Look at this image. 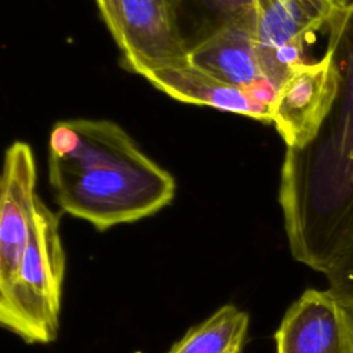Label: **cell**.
Here are the masks:
<instances>
[{"label": "cell", "instance_id": "1", "mask_svg": "<svg viewBox=\"0 0 353 353\" xmlns=\"http://www.w3.org/2000/svg\"><path fill=\"white\" fill-rule=\"evenodd\" d=\"M48 181L59 208L99 232L159 212L176 188L167 170L106 119H72L52 127Z\"/></svg>", "mask_w": 353, "mask_h": 353}, {"label": "cell", "instance_id": "2", "mask_svg": "<svg viewBox=\"0 0 353 353\" xmlns=\"http://www.w3.org/2000/svg\"><path fill=\"white\" fill-rule=\"evenodd\" d=\"M279 201L292 258L325 276L353 244V164L327 124L307 146L287 148Z\"/></svg>", "mask_w": 353, "mask_h": 353}, {"label": "cell", "instance_id": "3", "mask_svg": "<svg viewBox=\"0 0 353 353\" xmlns=\"http://www.w3.org/2000/svg\"><path fill=\"white\" fill-rule=\"evenodd\" d=\"M65 265L59 218L37 197L19 270L12 284L0 291V324L29 345L54 342Z\"/></svg>", "mask_w": 353, "mask_h": 353}, {"label": "cell", "instance_id": "4", "mask_svg": "<svg viewBox=\"0 0 353 353\" xmlns=\"http://www.w3.org/2000/svg\"><path fill=\"white\" fill-rule=\"evenodd\" d=\"M339 7L335 0H254L259 61L276 90L296 65L307 62V46L316 32L328 28Z\"/></svg>", "mask_w": 353, "mask_h": 353}, {"label": "cell", "instance_id": "5", "mask_svg": "<svg viewBox=\"0 0 353 353\" xmlns=\"http://www.w3.org/2000/svg\"><path fill=\"white\" fill-rule=\"evenodd\" d=\"M339 70L334 50L321 58L296 65L272 103V123L290 149H302L316 139L334 110L339 94Z\"/></svg>", "mask_w": 353, "mask_h": 353}, {"label": "cell", "instance_id": "6", "mask_svg": "<svg viewBox=\"0 0 353 353\" xmlns=\"http://www.w3.org/2000/svg\"><path fill=\"white\" fill-rule=\"evenodd\" d=\"M123 63L132 73L189 59L178 22V0H119Z\"/></svg>", "mask_w": 353, "mask_h": 353}, {"label": "cell", "instance_id": "7", "mask_svg": "<svg viewBox=\"0 0 353 353\" xmlns=\"http://www.w3.org/2000/svg\"><path fill=\"white\" fill-rule=\"evenodd\" d=\"M276 353H353V310L330 290L307 288L274 332Z\"/></svg>", "mask_w": 353, "mask_h": 353}, {"label": "cell", "instance_id": "8", "mask_svg": "<svg viewBox=\"0 0 353 353\" xmlns=\"http://www.w3.org/2000/svg\"><path fill=\"white\" fill-rule=\"evenodd\" d=\"M30 146L14 142L4 154L0 179V291L17 277L28 244L37 194Z\"/></svg>", "mask_w": 353, "mask_h": 353}, {"label": "cell", "instance_id": "9", "mask_svg": "<svg viewBox=\"0 0 353 353\" xmlns=\"http://www.w3.org/2000/svg\"><path fill=\"white\" fill-rule=\"evenodd\" d=\"M141 76L176 101L272 123V103L276 94L232 85L189 59L148 70Z\"/></svg>", "mask_w": 353, "mask_h": 353}, {"label": "cell", "instance_id": "10", "mask_svg": "<svg viewBox=\"0 0 353 353\" xmlns=\"http://www.w3.org/2000/svg\"><path fill=\"white\" fill-rule=\"evenodd\" d=\"M189 61L232 85L277 92L263 76L252 22L222 21L212 33L189 48Z\"/></svg>", "mask_w": 353, "mask_h": 353}, {"label": "cell", "instance_id": "11", "mask_svg": "<svg viewBox=\"0 0 353 353\" xmlns=\"http://www.w3.org/2000/svg\"><path fill=\"white\" fill-rule=\"evenodd\" d=\"M327 30V46L334 50L341 85L325 124L339 153L353 164V1L338 8Z\"/></svg>", "mask_w": 353, "mask_h": 353}, {"label": "cell", "instance_id": "12", "mask_svg": "<svg viewBox=\"0 0 353 353\" xmlns=\"http://www.w3.org/2000/svg\"><path fill=\"white\" fill-rule=\"evenodd\" d=\"M248 327V313L226 303L189 328L167 353H244Z\"/></svg>", "mask_w": 353, "mask_h": 353}, {"label": "cell", "instance_id": "13", "mask_svg": "<svg viewBox=\"0 0 353 353\" xmlns=\"http://www.w3.org/2000/svg\"><path fill=\"white\" fill-rule=\"evenodd\" d=\"M328 290L353 310V244L325 274Z\"/></svg>", "mask_w": 353, "mask_h": 353}, {"label": "cell", "instance_id": "14", "mask_svg": "<svg viewBox=\"0 0 353 353\" xmlns=\"http://www.w3.org/2000/svg\"><path fill=\"white\" fill-rule=\"evenodd\" d=\"M222 21L244 19L254 23V0H203Z\"/></svg>", "mask_w": 353, "mask_h": 353}, {"label": "cell", "instance_id": "15", "mask_svg": "<svg viewBox=\"0 0 353 353\" xmlns=\"http://www.w3.org/2000/svg\"><path fill=\"white\" fill-rule=\"evenodd\" d=\"M101 17L108 26L116 44L121 40V23H120V4L119 0H95Z\"/></svg>", "mask_w": 353, "mask_h": 353}, {"label": "cell", "instance_id": "16", "mask_svg": "<svg viewBox=\"0 0 353 353\" xmlns=\"http://www.w3.org/2000/svg\"><path fill=\"white\" fill-rule=\"evenodd\" d=\"M335 1H336V3H338V4H339V6H342V7H343V6H346V4H349V3H350V0H335Z\"/></svg>", "mask_w": 353, "mask_h": 353}, {"label": "cell", "instance_id": "17", "mask_svg": "<svg viewBox=\"0 0 353 353\" xmlns=\"http://www.w3.org/2000/svg\"><path fill=\"white\" fill-rule=\"evenodd\" d=\"M350 1H353V0H350Z\"/></svg>", "mask_w": 353, "mask_h": 353}]
</instances>
